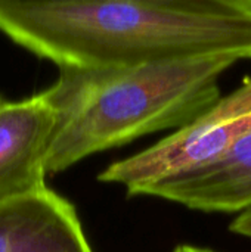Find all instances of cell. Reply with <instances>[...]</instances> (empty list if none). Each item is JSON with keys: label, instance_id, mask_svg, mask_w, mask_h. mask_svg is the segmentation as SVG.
Masks as SVG:
<instances>
[{"label": "cell", "instance_id": "8fae6325", "mask_svg": "<svg viewBox=\"0 0 251 252\" xmlns=\"http://www.w3.org/2000/svg\"><path fill=\"white\" fill-rule=\"evenodd\" d=\"M249 1H250V3H251V0H249Z\"/></svg>", "mask_w": 251, "mask_h": 252}, {"label": "cell", "instance_id": "5b68a950", "mask_svg": "<svg viewBox=\"0 0 251 252\" xmlns=\"http://www.w3.org/2000/svg\"><path fill=\"white\" fill-rule=\"evenodd\" d=\"M0 252H92L74 207L50 189L0 204Z\"/></svg>", "mask_w": 251, "mask_h": 252}, {"label": "cell", "instance_id": "277c9868", "mask_svg": "<svg viewBox=\"0 0 251 252\" xmlns=\"http://www.w3.org/2000/svg\"><path fill=\"white\" fill-rule=\"evenodd\" d=\"M53 126L44 92L0 105V204L46 189L44 157Z\"/></svg>", "mask_w": 251, "mask_h": 252}, {"label": "cell", "instance_id": "7a4b0ae2", "mask_svg": "<svg viewBox=\"0 0 251 252\" xmlns=\"http://www.w3.org/2000/svg\"><path fill=\"white\" fill-rule=\"evenodd\" d=\"M241 61L240 55L219 53L121 68L59 69L58 80L43 90L55 111L46 174L186 126L222 97L220 78Z\"/></svg>", "mask_w": 251, "mask_h": 252}, {"label": "cell", "instance_id": "52a82bcc", "mask_svg": "<svg viewBox=\"0 0 251 252\" xmlns=\"http://www.w3.org/2000/svg\"><path fill=\"white\" fill-rule=\"evenodd\" d=\"M155 7H164L194 13H220L250 16L251 3L249 0H129Z\"/></svg>", "mask_w": 251, "mask_h": 252}, {"label": "cell", "instance_id": "30bf717a", "mask_svg": "<svg viewBox=\"0 0 251 252\" xmlns=\"http://www.w3.org/2000/svg\"><path fill=\"white\" fill-rule=\"evenodd\" d=\"M3 103V99H1V96H0V105Z\"/></svg>", "mask_w": 251, "mask_h": 252}, {"label": "cell", "instance_id": "8992f818", "mask_svg": "<svg viewBox=\"0 0 251 252\" xmlns=\"http://www.w3.org/2000/svg\"><path fill=\"white\" fill-rule=\"evenodd\" d=\"M145 196L204 213L251 208V128L215 161L152 186Z\"/></svg>", "mask_w": 251, "mask_h": 252}, {"label": "cell", "instance_id": "9c48e42d", "mask_svg": "<svg viewBox=\"0 0 251 252\" xmlns=\"http://www.w3.org/2000/svg\"><path fill=\"white\" fill-rule=\"evenodd\" d=\"M172 252H215L207 248H198V247H191V245H179Z\"/></svg>", "mask_w": 251, "mask_h": 252}, {"label": "cell", "instance_id": "3957f363", "mask_svg": "<svg viewBox=\"0 0 251 252\" xmlns=\"http://www.w3.org/2000/svg\"><path fill=\"white\" fill-rule=\"evenodd\" d=\"M250 128L251 78H247L195 120L151 148L112 162L98 179L124 186L130 196H145L152 186L215 161Z\"/></svg>", "mask_w": 251, "mask_h": 252}, {"label": "cell", "instance_id": "ba28073f", "mask_svg": "<svg viewBox=\"0 0 251 252\" xmlns=\"http://www.w3.org/2000/svg\"><path fill=\"white\" fill-rule=\"evenodd\" d=\"M231 232L240 235V236H246L251 239V208L246 210L240 217H237L231 226H229Z\"/></svg>", "mask_w": 251, "mask_h": 252}, {"label": "cell", "instance_id": "6da1fadb", "mask_svg": "<svg viewBox=\"0 0 251 252\" xmlns=\"http://www.w3.org/2000/svg\"><path fill=\"white\" fill-rule=\"evenodd\" d=\"M0 32L59 69H104L235 53L251 61V18L129 0H0Z\"/></svg>", "mask_w": 251, "mask_h": 252}]
</instances>
